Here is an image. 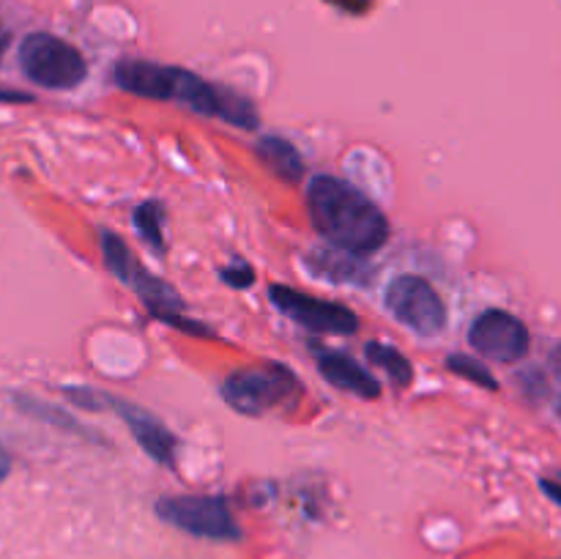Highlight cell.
Here are the masks:
<instances>
[{"label":"cell","mask_w":561,"mask_h":559,"mask_svg":"<svg viewBox=\"0 0 561 559\" xmlns=\"http://www.w3.org/2000/svg\"><path fill=\"white\" fill-rule=\"evenodd\" d=\"M447 367L455 373V376L466 378V381L480 384V387H485V389H499V381L493 378V373L488 370L482 362H477L474 356L455 354V356H449V360H447Z\"/></svg>","instance_id":"16"},{"label":"cell","mask_w":561,"mask_h":559,"mask_svg":"<svg viewBox=\"0 0 561 559\" xmlns=\"http://www.w3.org/2000/svg\"><path fill=\"white\" fill-rule=\"evenodd\" d=\"M16 403H20L22 409H25V414H33V417H38V420H47V422H53V425H60V427H71V431H77V433H80V436H88V431H85V427L80 425V422H77V420H71L69 414H60V411L55 409V406H49V403H42V400L25 398V395H20V398H16Z\"/></svg>","instance_id":"17"},{"label":"cell","mask_w":561,"mask_h":559,"mask_svg":"<svg viewBox=\"0 0 561 559\" xmlns=\"http://www.w3.org/2000/svg\"><path fill=\"white\" fill-rule=\"evenodd\" d=\"M365 356H367V362H370V365L381 367V370L387 373L389 381H392L394 387L405 389L411 381H414V367H411V362L405 360V356L400 354L394 345L370 340V343L365 345Z\"/></svg>","instance_id":"13"},{"label":"cell","mask_w":561,"mask_h":559,"mask_svg":"<svg viewBox=\"0 0 561 559\" xmlns=\"http://www.w3.org/2000/svg\"><path fill=\"white\" fill-rule=\"evenodd\" d=\"M222 280L228 285H236V288H250V285L255 283V272H252L250 263L236 261L233 266L222 269Z\"/></svg>","instance_id":"18"},{"label":"cell","mask_w":561,"mask_h":559,"mask_svg":"<svg viewBox=\"0 0 561 559\" xmlns=\"http://www.w3.org/2000/svg\"><path fill=\"white\" fill-rule=\"evenodd\" d=\"M318 373L332 387L356 395V398L376 400L381 395V384L370 376V370H365L354 356L340 354V351H321L318 354Z\"/></svg>","instance_id":"10"},{"label":"cell","mask_w":561,"mask_h":559,"mask_svg":"<svg viewBox=\"0 0 561 559\" xmlns=\"http://www.w3.org/2000/svg\"><path fill=\"white\" fill-rule=\"evenodd\" d=\"M559 420H561V400H559Z\"/></svg>","instance_id":"22"},{"label":"cell","mask_w":561,"mask_h":559,"mask_svg":"<svg viewBox=\"0 0 561 559\" xmlns=\"http://www.w3.org/2000/svg\"><path fill=\"white\" fill-rule=\"evenodd\" d=\"M99 244H102L104 266H107L121 283L129 285L137 269L142 266V263L135 258V252H131L129 247H126V241L121 239L118 233H113V230H99Z\"/></svg>","instance_id":"14"},{"label":"cell","mask_w":561,"mask_h":559,"mask_svg":"<svg viewBox=\"0 0 561 559\" xmlns=\"http://www.w3.org/2000/svg\"><path fill=\"white\" fill-rule=\"evenodd\" d=\"M274 307L299 327L312 329L321 334H354L359 329V318L351 307L337 305V301L318 299V296L305 294V290L288 288V285H272L268 288Z\"/></svg>","instance_id":"7"},{"label":"cell","mask_w":561,"mask_h":559,"mask_svg":"<svg viewBox=\"0 0 561 559\" xmlns=\"http://www.w3.org/2000/svg\"><path fill=\"white\" fill-rule=\"evenodd\" d=\"M113 77L115 85L124 88L126 93H135V96L157 99V102L173 99V102H181L195 113L219 118L230 126H239V129H257L261 126V115L250 99L230 91V88L214 85V82L203 80L201 75L181 69V66L129 58L115 66Z\"/></svg>","instance_id":"1"},{"label":"cell","mask_w":561,"mask_h":559,"mask_svg":"<svg viewBox=\"0 0 561 559\" xmlns=\"http://www.w3.org/2000/svg\"><path fill=\"white\" fill-rule=\"evenodd\" d=\"M310 269L321 277H329L332 283H367V269L362 263V255L345 252L340 247L334 250H316L307 258Z\"/></svg>","instance_id":"12"},{"label":"cell","mask_w":561,"mask_h":559,"mask_svg":"<svg viewBox=\"0 0 561 559\" xmlns=\"http://www.w3.org/2000/svg\"><path fill=\"white\" fill-rule=\"evenodd\" d=\"M387 310L420 338H436L447 327V305L438 290L416 274H400L387 288Z\"/></svg>","instance_id":"5"},{"label":"cell","mask_w":561,"mask_h":559,"mask_svg":"<svg viewBox=\"0 0 561 559\" xmlns=\"http://www.w3.org/2000/svg\"><path fill=\"white\" fill-rule=\"evenodd\" d=\"M157 515L175 529L211 540H239L241 529L222 497H162Z\"/></svg>","instance_id":"6"},{"label":"cell","mask_w":561,"mask_h":559,"mask_svg":"<svg viewBox=\"0 0 561 559\" xmlns=\"http://www.w3.org/2000/svg\"><path fill=\"white\" fill-rule=\"evenodd\" d=\"M542 491L548 493V497L553 499V502L561 504V471L559 475H551V477H542Z\"/></svg>","instance_id":"19"},{"label":"cell","mask_w":561,"mask_h":559,"mask_svg":"<svg viewBox=\"0 0 561 559\" xmlns=\"http://www.w3.org/2000/svg\"><path fill=\"white\" fill-rule=\"evenodd\" d=\"M5 44H9V36H5V31H3V27H0V53H3Z\"/></svg>","instance_id":"21"},{"label":"cell","mask_w":561,"mask_h":559,"mask_svg":"<svg viewBox=\"0 0 561 559\" xmlns=\"http://www.w3.org/2000/svg\"><path fill=\"white\" fill-rule=\"evenodd\" d=\"M299 389L301 384L290 367L268 362L263 367H244V370L230 373L222 384V398L239 414L261 417L268 409L294 400Z\"/></svg>","instance_id":"3"},{"label":"cell","mask_w":561,"mask_h":559,"mask_svg":"<svg viewBox=\"0 0 561 559\" xmlns=\"http://www.w3.org/2000/svg\"><path fill=\"white\" fill-rule=\"evenodd\" d=\"M135 228L157 255H164V208L159 201H146L135 208Z\"/></svg>","instance_id":"15"},{"label":"cell","mask_w":561,"mask_h":559,"mask_svg":"<svg viewBox=\"0 0 561 559\" xmlns=\"http://www.w3.org/2000/svg\"><path fill=\"white\" fill-rule=\"evenodd\" d=\"M469 345L485 360L513 365L529 354L531 334L518 316L507 310H485L471 321Z\"/></svg>","instance_id":"8"},{"label":"cell","mask_w":561,"mask_h":559,"mask_svg":"<svg viewBox=\"0 0 561 559\" xmlns=\"http://www.w3.org/2000/svg\"><path fill=\"white\" fill-rule=\"evenodd\" d=\"M20 66L27 80L49 91H71L88 77L80 49L55 33H31L20 44Z\"/></svg>","instance_id":"4"},{"label":"cell","mask_w":561,"mask_h":559,"mask_svg":"<svg viewBox=\"0 0 561 559\" xmlns=\"http://www.w3.org/2000/svg\"><path fill=\"white\" fill-rule=\"evenodd\" d=\"M9 469H11V458L3 453V449H0V482L5 480V475H9Z\"/></svg>","instance_id":"20"},{"label":"cell","mask_w":561,"mask_h":559,"mask_svg":"<svg viewBox=\"0 0 561 559\" xmlns=\"http://www.w3.org/2000/svg\"><path fill=\"white\" fill-rule=\"evenodd\" d=\"M104 409H113L115 414L129 425L135 442L140 444L157 464L175 466V436L170 433V427L164 425L162 420H157L151 411L140 409V406L113 398V395H104Z\"/></svg>","instance_id":"9"},{"label":"cell","mask_w":561,"mask_h":559,"mask_svg":"<svg viewBox=\"0 0 561 559\" xmlns=\"http://www.w3.org/2000/svg\"><path fill=\"white\" fill-rule=\"evenodd\" d=\"M307 212L329 244L370 255L389 241V219L365 192L334 175H316L307 186Z\"/></svg>","instance_id":"2"},{"label":"cell","mask_w":561,"mask_h":559,"mask_svg":"<svg viewBox=\"0 0 561 559\" xmlns=\"http://www.w3.org/2000/svg\"><path fill=\"white\" fill-rule=\"evenodd\" d=\"M257 159L272 170L277 179L288 181V184H299L305 179V159L299 157V151L294 148V142H288L285 137L266 135L257 140L255 146Z\"/></svg>","instance_id":"11"}]
</instances>
